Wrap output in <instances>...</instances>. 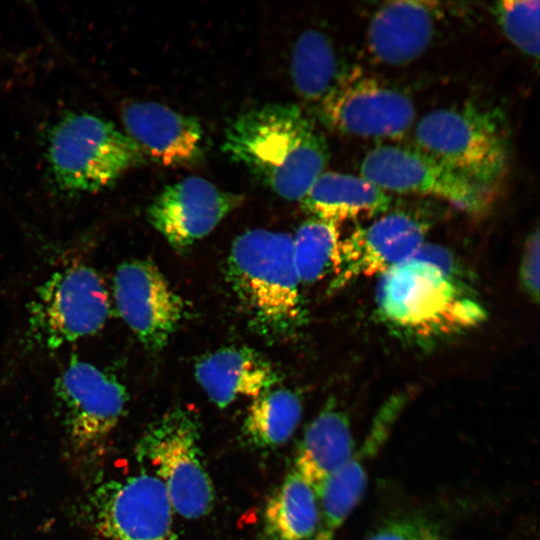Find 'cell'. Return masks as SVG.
<instances>
[{
	"instance_id": "obj_1",
	"label": "cell",
	"mask_w": 540,
	"mask_h": 540,
	"mask_svg": "<svg viewBox=\"0 0 540 540\" xmlns=\"http://www.w3.org/2000/svg\"><path fill=\"white\" fill-rule=\"evenodd\" d=\"M223 151L273 192L302 200L324 172L329 151L322 133L298 106L270 103L239 115L227 128Z\"/></svg>"
},
{
	"instance_id": "obj_2",
	"label": "cell",
	"mask_w": 540,
	"mask_h": 540,
	"mask_svg": "<svg viewBox=\"0 0 540 540\" xmlns=\"http://www.w3.org/2000/svg\"><path fill=\"white\" fill-rule=\"evenodd\" d=\"M227 275L252 326L262 335L291 336L304 324L290 234L260 228L240 234L230 249Z\"/></svg>"
},
{
	"instance_id": "obj_3",
	"label": "cell",
	"mask_w": 540,
	"mask_h": 540,
	"mask_svg": "<svg viewBox=\"0 0 540 540\" xmlns=\"http://www.w3.org/2000/svg\"><path fill=\"white\" fill-rule=\"evenodd\" d=\"M375 299L388 326L420 339L461 332L477 326L486 316L462 279L417 258L381 274Z\"/></svg>"
},
{
	"instance_id": "obj_4",
	"label": "cell",
	"mask_w": 540,
	"mask_h": 540,
	"mask_svg": "<svg viewBox=\"0 0 540 540\" xmlns=\"http://www.w3.org/2000/svg\"><path fill=\"white\" fill-rule=\"evenodd\" d=\"M414 138L416 148L492 194L507 170L508 137L493 110L475 104L432 110Z\"/></svg>"
},
{
	"instance_id": "obj_5",
	"label": "cell",
	"mask_w": 540,
	"mask_h": 540,
	"mask_svg": "<svg viewBox=\"0 0 540 540\" xmlns=\"http://www.w3.org/2000/svg\"><path fill=\"white\" fill-rule=\"evenodd\" d=\"M48 161L57 185L68 192H96L145 160L140 147L111 122L71 113L52 128Z\"/></svg>"
},
{
	"instance_id": "obj_6",
	"label": "cell",
	"mask_w": 540,
	"mask_h": 540,
	"mask_svg": "<svg viewBox=\"0 0 540 540\" xmlns=\"http://www.w3.org/2000/svg\"><path fill=\"white\" fill-rule=\"evenodd\" d=\"M199 440L196 414L177 407L149 427L138 448L140 460L163 483L173 510L186 519L205 516L214 502Z\"/></svg>"
},
{
	"instance_id": "obj_7",
	"label": "cell",
	"mask_w": 540,
	"mask_h": 540,
	"mask_svg": "<svg viewBox=\"0 0 540 540\" xmlns=\"http://www.w3.org/2000/svg\"><path fill=\"white\" fill-rule=\"evenodd\" d=\"M28 311L30 339L57 349L102 329L110 301L100 275L78 264L54 272L37 289Z\"/></svg>"
},
{
	"instance_id": "obj_8",
	"label": "cell",
	"mask_w": 540,
	"mask_h": 540,
	"mask_svg": "<svg viewBox=\"0 0 540 540\" xmlns=\"http://www.w3.org/2000/svg\"><path fill=\"white\" fill-rule=\"evenodd\" d=\"M319 103V116L326 126L364 138L401 137L416 117L409 95L356 68L347 69Z\"/></svg>"
},
{
	"instance_id": "obj_9",
	"label": "cell",
	"mask_w": 540,
	"mask_h": 540,
	"mask_svg": "<svg viewBox=\"0 0 540 540\" xmlns=\"http://www.w3.org/2000/svg\"><path fill=\"white\" fill-rule=\"evenodd\" d=\"M360 173L387 193L434 196L473 215L484 213L493 195L416 147L377 146L362 160Z\"/></svg>"
},
{
	"instance_id": "obj_10",
	"label": "cell",
	"mask_w": 540,
	"mask_h": 540,
	"mask_svg": "<svg viewBox=\"0 0 540 540\" xmlns=\"http://www.w3.org/2000/svg\"><path fill=\"white\" fill-rule=\"evenodd\" d=\"M64 422L77 451L96 449L124 414L125 386L108 372L73 358L55 384Z\"/></svg>"
},
{
	"instance_id": "obj_11",
	"label": "cell",
	"mask_w": 540,
	"mask_h": 540,
	"mask_svg": "<svg viewBox=\"0 0 540 540\" xmlns=\"http://www.w3.org/2000/svg\"><path fill=\"white\" fill-rule=\"evenodd\" d=\"M113 296L123 321L150 351H161L186 313L182 297L149 260L121 264L113 279Z\"/></svg>"
},
{
	"instance_id": "obj_12",
	"label": "cell",
	"mask_w": 540,
	"mask_h": 540,
	"mask_svg": "<svg viewBox=\"0 0 540 540\" xmlns=\"http://www.w3.org/2000/svg\"><path fill=\"white\" fill-rule=\"evenodd\" d=\"M427 223L405 211L381 215L341 239L331 289L361 277L381 275L414 256L424 244Z\"/></svg>"
},
{
	"instance_id": "obj_13",
	"label": "cell",
	"mask_w": 540,
	"mask_h": 540,
	"mask_svg": "<svg viewBox=\"0 0 540 540\" xmlns=\"http://www.w3.org/2000/svg\"><path fill=\"white\" fill-rule=\"evenodd\" d=\"M242 202L198 176L167 186L148 208L152 226L179 254L187 253Z\"/></svg>"
},
{
	"instance_id": "obj_14",
	"label": "cell",
	"mask_w": 540,
	"mask_h": 540,
	"mask_svg": "<svg viewBox=\"0 0 540 540\" xmlns=\"http://www.w3.org/2000/svg\"><path fill=\"white\" fill-rule=\"evenodd\" d=\"M173 511L161 480L143 472L113 483L104 493L100 530L108 540H178Z\"/></svg>"
},
{
	"instance_id": "obj_15",
	"label": "cell",
	"mask_w": 540,
	"mask_h": 540,
	"mask_svg": "<svg viewBox=\"0 0 540 540\" xmlns=\"http://www.w3.org/2000/svg\"><path fill=\"white\" fill-rule=\"evenodd\" d=\"M404 399L387 401L372 421L361 445L317 491L319 521L314 540H332L361 500L368 481V466L388 440Z\"/></svg>"
},
{
	"instance_id": "obj_16",
	"label": "cell",
	"mask_w": 540,
	"mask_h": 540,
	"mask_svg": "<svg viewBox=\"0 0 540 540\" xmlns=\"http://www.w3.org/2000/svg\"><path fill=\"white\" fill-rule=\"evenodd\" d=\"M442 9L434 1L386 2L372 15L366 33L370 55L386 65H406L432 43Z\"/></svg>"
},
{
	"instance_id": "obj_17",
	"label": "cell",
	"mask_w": 540,
	"mask_h": 540,
	"mask_svg": "<svg viewBox=\"0 0 540 540\" xmlns=\"http://www.w3.org/2000/svg\"><path fill=\"white\" fill-rule=\"evenodd\" d=\"M122 119L127 135L142 152L166 166L196 160L202 151V129L198 121L151 101L125 106Z\"/></svg>"
},
{
	"instance_id": "obj_18",
	"label": "cell",
	"mask_w": 540,
	"mask_h": 540,
	"mask_svg": "<svg viewBox=\"0 0 540 540\" xmlns=\"http://www.w3.org/2000/svg\"><path fill=\"white\" fill-rule=\"evenodd\" d=\"M195 377L219 408L240 397L257 398L279 381L274 366L246 346L224 347L203 355L195 364Z\"/></svg>"
},
{
	"instance_id": "obj_19",
	"label": "cell",
	"mask_w": 540,
	"mask_h": 540,
	"mask_svg": "<svg viewBox=\"0 0 540 540\" xmlns=\"http://www.w3.org/2000/svg\"><path fill=\"white\" fill-rule=\"evenodd\" d=\"M301 201L314 218L338 225L386 213L391 196L362 176L323 172Z\"/></svg>"
},
{
	"instance_id": "obj_20",
	"label": "cell",
	"mask_w": 540,
	"mask_h": 540,
	"mask_svg": "<svg viewBox=\"0 0 540 540\" xmlns=\"http://www.w3.org/2000/svg\"><path fill=\"white\" fill-rule=\"evenodd\" d=\"M355 452L350 422L333 401L306 428L293 471L307 481L315 493Z\"/></svg>"
},
{
	"instance_id": "obj_21",
	"label": "cell",
	"mask_w": 540,
	"mask_h": 540,
	"mask_svg": "<svg viewBox=\"0 0 540 540\" xmlns=\"http://www.w3.org/2000/svg\"><path fill=\"white\" fill-rule=\"evenodd\" d=\"M319 521L318 498L295 471L269 498L263 514L261 540H309Z\"/></svg>"
},
{
	"instance_id": "obj_22",
	"label": "cell",
	"mask_w": 540,
	"mask_h": 540,
	"mask_svg": "<svg viewBox=\"0 0 540 540\" xmlns=\"http://www.w3.org/2000/svg\"><path fill=\"white\" fill-rule=\"evenodd\" d=\"M346 70L325 34L315 29L300 34L292 51L291 76L302 98L321 102Z\"/></svg>"
},
{
	"instance_id": "obj_23",
	"label": "cell",
	"mask_w": 540,
	"mask_h": 540,
	"mask_svg": "<svg viewBox=\"0 0 540 540\" xmlns=\"http://www.w3.org/2000/svg\"><path fill=\"white\" fill-rule=\"evenodd\" d=\"M302 400L287 388L271 389L254 398L243 423L245 440L257 448L285 443L302 418Z\"/></svg>"
},
{
	"instance_id": "obj_24",
	"label": "cell",
	"mask_w": 540,
	"mask_h": 540,
	"mask_svg": "<svg viewBox=\"0 0 540 540\" xmlns=\"http://www.w3.org/2000/svg\"><path fill=\"white\" fill-rule=\"evenodd\" d=\"M340 240L338 225L318 218L298 227L292 236V249L301 283H314L333 271Z\"/></svg>"
},
{
	"instance_id": "obj_25",
	"label": "cell",
	"mask_w": 540,
	"mask_h": 540,
	"mask_svg": "<svg viewBox=\"0 0 540 540\" xmlns=\"http://www.w3.org/2000/svg\"><path fill=\"white\" fill-rule=\"evenodd\" d=\"M539 1L505 0L492 7L493 15L506 38L520 51L539 57Z\"/></svg>"
},
{
	"instance_id": "obj_26",
	"label": "cell",
	"mask_w": 540,
	"mask_h": 540,
	"mask_svg": "<svg viewBox=\"0 0 540 540\" xmlns=\"http://www.w3.org/2000/svg\"><path fill=\"white\" fill-rule=\"evenodd\" d=\"M366 540H444V532L430 517L408 514L386 522Z\"/></svg>"
},
{
	"instance_id": "obj_27",
	"label": "cell",
	"mask_w": 540,
	"mask_h": 540,
	"mask_svg": "<svg viewBox=\"0 0 540 540\" xmlns=\"http://www.w3.org/2000/svg\"><path fill=\"white\" fill-rule=\"evenodd\" d=\"M539 241L536 229L526 240L519 271L522 287L534 303L539 298Z\"/></svg>"
}]
</instances>
